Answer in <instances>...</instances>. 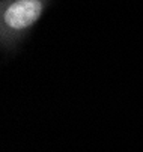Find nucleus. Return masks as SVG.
I'll use <instances>...</instances> for the list:
<instances>
[{"label": "nucleus", "mask_w": 143, "mask_h": 152, "mask_svg": "<svg viewBox=\"0 0 143 152\" xmlns=\"http://www.w3.org/2000/svg\"><path fill=\"white\" fill-rule=\"evenodd\" d=\"M51 0H0V47L18 48L48 9Z\"/></svg>", "instance_id": "1"}]
</instances>
